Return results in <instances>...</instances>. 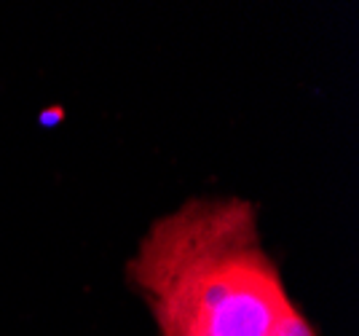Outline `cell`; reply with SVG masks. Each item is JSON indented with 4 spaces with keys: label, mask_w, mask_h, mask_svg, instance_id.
Here are the masks:
<instances>
[{
    "label": "cell",
    "mask_w": 359,
    "mask_h": 336,
    "mask_svg": "<svg viewBox=\"0 0 359 336\" xmlns=\"http://www.w3.org/2000/svg\"><path fill=\"white\" fill-rule=\"evenodd\" d=\"M126 277L161 336H314L263 247L247 199H191L158 218Z\"/></svg>",
    "instance_id": "1"
}]
</instances>
